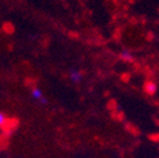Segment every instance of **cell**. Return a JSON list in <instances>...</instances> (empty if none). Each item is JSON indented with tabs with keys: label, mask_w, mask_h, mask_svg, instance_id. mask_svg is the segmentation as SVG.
Instances as JSON below:
<instances>
[{
	"label": "cell",
	"mask_w": 159,
	"mask_h": 158,
	"mask_svg": "<svg viewBox=\"0 0 159 158\" xmlns=\"http://www.w3.org/2000/svg\"><path fill=\"white\" fill-rule=\"evenodd\" d=\"M32 97L34 99L35 101H38V103H41V104H43V105H46L47 103H48V100H47V97L44 96V94H43V91L39 89V87H34L33 90H32Z\"/></svg>",
	"instance_id": "1"
},
{
	"label": "cell",
	"mask_w": 159,
	"mask_h": 158,
	"mask_svg": "<svg viewBox=\"0 0 159 158\" xmlns=\"http://www.w3.org/2000/svg\"><path fill=\"white\" fill-rule=\"evenodd\" d=\"M70 78L72 80V82H75V84H78L80 81L82 80V73L80 72L78 70H75V68H72V70L70 71Z\"/></svg>",
	"instance_id": "2"
},
{
	"label": "cell",
	"mask_w": 159,
	"mask_h": 158,
	"mask_svg": "<svg viewBox=\"0 0 159 158\" xmlns=\"http://www.w3.org/2000/svg\"><path fill=\"white\" fill-rule=\"evenodd\" d=\"M144 89H145L147 94H149V95H155V94H157V91H158V86H157L154 82H152V81L145 82Z\"/></svg>",
	"instance_id": "3"
},
{
	"label": "cell",
	"mask_w": 159,
	"mask_h": 158,
	"mask_svg": "<svg viewBox=\"0 0 159 158\" xmlns=\"http://www.w3.org/2000/svg\"><path fill=\"white\" fill-rule=\"evenodd\" d=\"M7 123V115L0 111V127H3Z\"/></svg>",
	"instance_id": "4"
},
{
	"label": "cell",
	"mask_w": 159,
	"mask_h": 158,
	"mask_svg": "<svg viewBox=\"0 0 159 158\" xmlns=\"http://www.w3.org/2000/svg\"><path fill=\"white\" fill-rule=\"evenodd\" d=\"M123 57H124V58H129V60H131V56H130V53H128V52H123Z\"/></svg>",
	"instance_id": "5"
}]
</instances>
